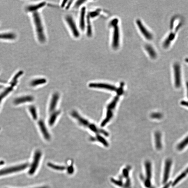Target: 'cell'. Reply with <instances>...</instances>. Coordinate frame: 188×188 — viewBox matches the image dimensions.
<instances>
[{"instance_id":"obj_1","label":"cell","mask_w":188,"mask_h":188,"mask_svg":"<svg viewBox=\"0 0 188 188\" xmlns=\"http://www.w3.org/2000/svg\"><path fill=\"white\" fill-rule=\"evenodd\" d=\"M22 75L21 72H18L13 78L8 86L0 91V108L5 100L15 89L18 82L19 78Z\"/></svg>"},{"instance_id":"obj_2","label":"cell","mask_w":188,"mask_h":188,"mask_svg":"<svg viewBox=\"0 0 188 188\" xmlns=\"http://www.w3.org/2000/svg\"><path fill=\"white\" fill-rule=\"evenodd\" d=\"M33 17L38 39L41 43H44L46 41V37L40 15L38 13L34 12L33 14Z\"/></svg>"},{"instance_id":"obj_3","label":"cell","mask_w":188,"mask_h":188,"mask_svg":"<svg viewBox=\"0 0 188 188\" xmlns=\"http://www.w3.org/2000/svg\"><path fill=\"white\" fill-rule=\"evenodd\" d=\"M119 96H116L109 104L107 107L106 117L101 123V126H105L110 121L113 116V111L119 101Z\"/></svg>"},{"instance_id":"obj_4","label":"cell","mask_w":188,"mask_h":188,"mask_svg":"<svg viewBox=\"0 0 188 188\" xmlns=\"http://www.w3.org/2000/svg\"><path fill=\"white\" fill-rule=\"evenodd\" d=\"M34 100L33 96L28 94H21L16 96L12 100V104L14 106H22L25 104L31 103Z\"/></svg>"},{"instance_id":"obj_5","label":"cell","mask_w":188,"mask_h":188,"mask_svg":"<svg viewBox=\"0 0 188 188\" xmlns=\"http://www.w3.org/2000/svg\"><path fill=\"white\" fill-rule=\"evenodd\" d=\"M117 20L114 19L111 22V24L114 27L113 34V46L115 49H116L119 46L120 34L119 27L117 26Z\"/></svg>"},{"instance_id":"obj_6","label":"cell","mask_w":188,"mask_h":188,"mask_svg":"<svg viewBox=\"0 0 188 188\" xmlns=\"http://www.w3.org/2000/svg\"><path fill=\"white\" fill-rule=\"evenodd\" d=\"M42 156V153L39 150H37L35 152L34 156L33 162H32L31 167L28 173L30 175L34 174L36 171L38 167L39 161Z\"/></svg>"},{"instance_id":"obj_7","label":"cell","mask_w":188,"mask_h":188,"mask_svg":"<svg viewBox=\"0 0 188 188\" xmlns=\"http://www.w3.org/2000/svg\"><path fill=\"white\" fill-rule=\"evenodd\" d=\"M28 166V164H25L20 165L1 170L0 171V176L22 171V170L26 169Z\"/></svg>"},{"instance_id":"obj_8","label":"cell","mask_w":188,"mask_h":188,"mask_svg":"<svg viewBox=\"0 0 188 188\" xmlns=\"http://www.w3.org/2000/svg\"><path fill=\"white\" fill-rule=\"evenodd\" d=\"M65 19L66 21L70 28L74 36L76 38L79 37L80 32L73 17L70 15H67Z\"/></svg>"},{"instance_id":"obj_9","label":"cell","mask_w":188,"mask_h":188,"mask_svg":"<svg viewBox=\"0 0 188 188\" xmlns=\"http://www.w3.org/2000/svg\"><path fill=\"white\" fill-rule=\"evenodd\" d=\"M175 85L177 88L180 87L181 85V73L180 66L179 64H175L173 67Z\"/></svg>"},{"instance_id":"obj_10","label":"cell","mask_w":188,"mask_h":188,"mask_svg":"<svg viewBox=\"0 0 188 188\" xmlns=\"http://www.w3.org/2000/svg\"><path fill=\"white\" fill-rule=\"evenodd\" d=\"M89 87L94 88L105 89L110 91H116L117 89L114 86L106 83H91L89 84Z\"/></svg>"},{"instance_id":"obj_11","label":"cell","mask_w":188,"mask_h":188,"mask_svg":"<svg viewBox=\"0 0 188 188\" xmlns=\"http://www.w3.org/2000/svg\"><path fill=\"white\" fill-rule=\"evenodd\" d=\"M172 163V162L171 159H168L166 161L163 175V182L164 184L166 183L169 179Z\"/></svg>"},{"instance_id":"obj_12","label":"cell","mask_w":188,"mask_h":188,"mask_svg":"<svg viewBox=\"0 0 188 188\" xmlns=\"http://www.w3.org/2000/svg\"><path fill=\"white\" fill-rule=\"evenodd\" d=\"M136 23L138 27L144 37L148 40H151L153 38V36L144 26L140 20H138Z\"/></svg>"},{"instance_id":"obj_13","label":"cell","mask_w":188,"mask_h":188,"mask_svg":"<svg viewBox=\"0 0 188 188\" xmlns=\"http://www.w3.org/2000/svg\"><path fill=\"white\" fill-rule=\"evenodd\" d=\"M146 174V178L145 182V184L146 187H150V180L152 177L151 164L149 161H147L145 164Z\"/></svg>"},{"instance_id":"obj_14","label":"cell","mask_w":188,"mask_h":188,"mask_svg":"<svg viewBox=\"0 0 188 188\" xmlns=\"http://www.w3.org/2000/svg\"><path fill=\"white\" fill-rule=\"evenodd\" d=\"M38 124L46 140H49L50 139V136L44 122L41 120L38 122Z\"/></svg>"},{"instance_id":"obj_15","label":"cell","mask_w":188,"mask_h":188,"mask_svg":"<svg viewBox=\"0 0 188 188\" xmlns=\"http://www.w3.org/2000/svg\"><path fill=\"white\" fill-rule=\"evenodd\" d=\"M71 115L73 117L76 119L78 121L79 123L83 126L87 127L88 128L90 123L87 120L84 119L76 111H73L71 113Z\"/></svg>"},{"instance_id":"obj_16","label":"cell","mask_w":188,"mask_h":188,"mask_svg":"<svg viewBox=\"0 0 188 188\" xmlns=\"http://www.w3.org/2000/svg\"><path fill=\"white\" fill-rule=\"evenodd\" d=\"M59 98V95L58 93H55L53 94L49 106V110L50 112H52L55 110L58 103Z\"/></svg>"},{"instance_id":"obj_17","label":"cell","mask_w":188,"mask_h":188,"mask_svg":"<svg viewBox=\"0 0 188 188\" xmlns=\"http://www.w3.org/2000/svg\"><path fill=\"white\" fill-rule=\"evenodd\" d=\"M85 13L86 8L85 7H83L80 11V26L82 30H85Z\"/></svg>"},{"instance_id":"obj_18","label":"cell","mask_w":188,"mask_h":188,"mask_svg":"<svg viewBox=\"0 0 188 188\" xmlns=\"http://www.w3.org/2000/svg\"><path fill=\"white\" fill-rule=\"evenodd\" d=\"M155 143L157 150H160L162 147L161 135L160 132H156L155 133Z\"/></svg>"},{"instance_id":"obj_19","label":"cell","mask_w":188,"mask_h":188,"mask_svg":"<svg viewBox=\"0 0 188 188\" xmlns=\"http://www.w3.org/2000/svg\"><path fill=\"white\" fill-rule=\"evenodd\" d=\"M46 4V2H43L36 5H30L27 7L26 9L29 12H35L39 9L43 8Z\"/></svg>"},{"instance_id":"obj_20","label":"cell","mask_w":188,"mask_h":188,"mask_svg":"<svg viewBox=\"0 0 188 188\" xmlns=\"http://www.w3.org/2000/svg\"><path fill=\"white\" fill-rule=\"evenodd\" d=\"M16 38L15 34L12 33H6L0 34V39L13 40Z\"/></svg>"},{"instance_id":"obj_21","label":"cell","mask_w":188,"mask_h":188,"mask_svg":"<svg viewBox=\"0 0 188 188\" xmlns=\"http://www.w3.org/2000/svg\"><path fill=\"white\" fill-rule=\"evenodd\" d=\"M47 80L45 78H41L35 79L30 82V85L31 87H35L37 86L43 85L46 83Z\"/></svg>"},{"instance_id":"obj_22","label":"cell","mask_w":188,"mask_h":188,"mask_svg":"<svg viewBox=\"0 0 188 188\" xmlns=\"http://www.w3.org/2000/svg\"><path fill=\"white\" fill-rule=\"evenodd\" d=\"M60 113V111H57L53 113L50 118L49 121V124L50 126H52L54 124L58 116Z\"/></svg>"},{"instance_id":"obj_23","label":"cell","mask_w":188,"mask_h":188,"mask_svg":"<svg viewBox=\"0 0 188 188\" xmlns=\"http://www.w3.org/2000/svg\"><path fill=\"white\" fill-rule=\"evenodd\" d=\"M28 110L33 119L36 120L38 119V115L35 107L33 105L30 106L28 107Z\"/></svg>"},{"instance_id":"obj_24","label":"cell","mask_w":188,"mask_h":188,"mask_svg":"<svg viewBox=\"0 0 188 188\" xmlns=\"http://www.w3.org/2000/svg\"><path fill=\"white\" fill-rule=\"evenodd\" d=\"M188 145V136L184 139L181 142L179 143L177 146V149L179 150L184 149Z\"/></svg>"},{"instance_id":"obj_25","label":"cell","mask_w":188,"mask_h":188,"mask_svg":"<svg viewBox=\"0 0 188 188\" xmlns=\"http://www.w3.org/2000/svg\"><path fill=\"white\" fill-rule=\"evenodd\" d=\"M91 139L92 141H95L96 140L99 141V142L102 143V144H103L105 146H108V143H107V141L104 139V138H103L99 135L96 136L95 138H92Z\"/></svg>"},{"instance_id":"obj_26","label":"cell","mask_w":188,"mask_h":188,"mask_svg":"<svg viewBox=\"0 0 188 188\" xmlns=\"http://www.w3.org/2000/svg\"><path fill=\"white\" fill-rule=\"evenodd\" d=\"M188 174V168H187L185 171L183 172H182V173H181V174L175 179L174 181V183L175 184H178L179 182H180V180H182V179L185 178Z\"/></svg>"},{"instance_id":"obj_27","label":"cell","mask_w":188,"mask_h":188,"mask_svg":"<svg viewBox=\"0 0 188 188\" xmlns=\"http://www.w3.org/2000/svg\"><path fill=\"white\" fill-rule=\"evenodd\" d=\"M90 18L89 15H88L87 19V35L89 37H91L92 35V27H91Z\"/></svg>"},{"instance_id":"obj_28","label":"cell","mask_w":188,"mask_h":188,"mask_svg":"<svg viewBox=\"0 0 188 188\" xmlns=\"http://www.w3.org/2000/svg\"><path fill=\"white\" fill-rule=\"evenodd\" d=\"M145 48L146 51L149 54L150 57H151L152 58H155L156 57V53L153 48L150 45H147L146 46Z\"/></svg>"},{"instance_id":"obj_29","label":"cell","mask_w":188,"mask_h":188,"mask_svg":"<svg viewBox=\"0 0 188 188\" xmlns=\"http://www.w3.org/2000/svg\"><path fill=\"white\" fill-rule=\"evenodd\" d=\"M48 166L52 169L57 170V171H62L66 169L65 166L55 165L50 163H48Z\"/></svg>"},{"instance_id":"obj_30","label":"cell","mask_w":188,"mask_h":188,"mask_svg":"<svg viewBox=\"0 0 188 188\" xmlns=\"http://www.w3.org/2000/svg\"><path fill=\"white\" fill-rule=\"evenodd\" d=\"M150 117L153 119H160L162 117V115L160 113H154L151 114Z\"/></svg>"},{"instance_id":"obj_31","label":"cell","mask_w":188,"mask_h":188,"mask_svg":"<svg viewBox=\"0 0 188 188\" xmlns=\"http://www.w3.org/2000/svg\"><path fill=\"white\" fill-rule=\"evenodd\" d=\"M123 87H124V84L121 83L119 88L117 89L116 92H117L118 96H120L122 95L123 94Z\"/></svg>"},{"instance_id":"obj_32","label":"cell","mask_w":188,"mask_h":188,"mask_svg":"<svg viewBox=\"0 0 188 188\" xmlns=\"http://www.w3.org/2000/svg\"><path fill=\"white\" fill-rule=\"evenodd\" d=\"M99 11H99V10H96V11H95L90 12V13L89 14V17H91L92 18L95 17L96 16L99 15L100 12Z\"/></svg>"},{"instance_id":"obj_33","label":"cell","mask_w":188,"mask_h":188,"mask_svg":"<svg viewBox=\"0 0 188 188\" xmlns=\"http://www.w3.org/2000/svg\"><path fill=\"white\" fill-rule=\"evenodd\" d=\"M74 168L72 165L69 166L68 168V173L70 174H72L74 172Z\"/></svg>"},{"instance_id":"obj_34","label":"cell","mask_w":188,"mask_h":188,"mask_svg":"<svg viewBox=\"0 0 188 188\" xmlns=\"http://www.w3.org/2000/svg\"><path fill=\"white\" fill-rule=\"evenodd\" d=\"M85 1H77L76 4H75V6L77 7H78L80 6V5H81L82 3H83Z\"/></svg>"},{"instance_id":"obj_35","label":"cell","mask_w":188,"mask_h":188,"mask_svg":"<svg viewBox=\"0 0 188 188\" xmlns=\"http://www.w3.org/2000/svg\"><path fill=\"white\" fill-rule=\"evenodd\" d=\"M181 104L184 106L188 107V101H182L181 102Z\"/></svg>"},{"instance_id":"obj_36","label":"cell","mask_w":188,"mask_h":188,"mask_svg":"<svg viewBox=\"0 0 188 188\" xmlns=\"http://www.w3.org/2000/svg\"><path fill=\"white\" fill-rule=\"evenodd\" d=\"M72 2L73 1H70L69 2V3H68L67 6L66 7V9H68L70 8V7L71 5V4H72Z\"/></svg>"},{"instance_id":"obj_37","label":"cell","mask_w":188,"mask_h":188,"mask_svg":"<svg viewBox=\"0 0 188 188\" xmlns=\"http://www.w3.org/2000/svg\"><path fill=\"white\" fill-rule=\"evenodd\" d=\"M68 1H63L62 5H61V6L62 7V8H63L64 6H65V5L66 4V3Z\"/></svg>"},{"instance_id":"obj_38","label":"cell","mask_w":188,"mask_h":188,"mask_svg":"<svg viewBox=\"0 0 188 188\" xmlns=\"http://www.w3.org/2000/svg\"><path fill=\"white\" fill-rule=\"evenodd\" d=\"M171 184V182H169V183L166 184L164 187L163 188H169L170 185Z\"/></svg>"},{"instance_id":"obj_39","label":"cell","mask_w":188,"mask_h":188,"mask_svg":"<svg viewBox=\"0 0 188 188\" xmlns=\"http://www.w3.org/2000/svg\"><path fill=\"white\" fill-rule=\"evenodd\" d=\"M187 96L188 98V82L187 83Z\"/></svg>"},{"instance_id":"obj_40","label":"cell","mask_w":188,"mask_h":188,"mask_svg":"<svg viewBox=\"0 0 188 188\" xmlns=\"http://www.w3.org/2000/svg\"><path fill=\"white\" fill-rule=\"evenodd\" d=\"M49 188L47 187H38V188Z\"/></svg>"}]
</instances>
